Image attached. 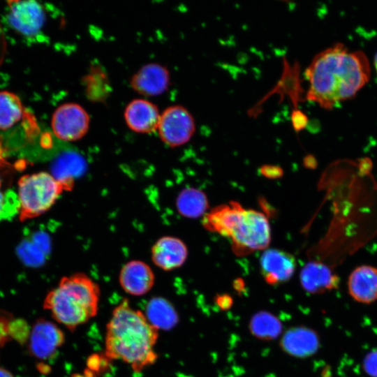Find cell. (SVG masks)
<instances>
[{
    "mask_svg": "<svg viewBox=\"0 0 377 377\" xmlns=\"http://www.w3.org/2000/svg\"><path fill=\"white\" fill-rule=\"evenodd\" d=\"M309 101L326 110L353 97L368 82L370 66L361 50L349 51L337 43L318 53L305 71Z\"/></svg>",
    "mask_w": 377,
    "mask_h": 377,
    "instance_id": "cell-1",
    "label": "cell"
},
{
    "mask_svg": "<svg viewBox=\"0 0 377 377\" xmlns=\"http://www.w3.org/2000/svg\"><path fill=\"white\" fill-rule=\"evenodd\" d=\"M157 330L141 311L123 301L113 311L108 323L105 354L108 359L121 360L135 371H140L157 359L154 346Z\"/></svg>",
    "mask_w": 377,
    "mask_h": 377,
    "instance_id": "cell-2",
    "label": "cell"
},
{
    "mask_svg": "<svg viewBox=\"0 0 377 377\" xmlns=\"http://www.w3.org/2000/svg\"><path fill=\"white\" fill-rule=\"evenodd\" d=\"M203 225L207 230L229 238L232 250L238 256L265 250L271 241L267 216L235 201L212 209L205 214Z\"/></svg>",
    "mask_w": 377,
    "mask_h": 377,
    "instance_id": "cell-3",
    "label": "cell"
},
{
    "mask_svg": "<svg viewBox=\"0 0 377 377\" xmlns=\"http://www.w3.org/2000/svg\"><path fill=\"white\" fill-rule=\"evenodd\" d=\"M99 296L98 286L86 274L76 273L63 277L43 306L58 323L72 330L96 314Z\"/></svg>",
    "mask_w": 377,
    "mask_h": 377,
    "instance_id": "cell-4",
    "label": "cell"
},
{
    "mask_svg": "<svg viewBox=\"0 0 377 377\" xmlns=\"http://www.w3.org/2000/svg\"><path fill=\"white\" fill-rule=\"evenodd\" d=\"M68 185L46 172L22 176L18 182L20 220L24 221L47 212Z\"/></svg>",
    "mask_w": 377,
    "mask_h": 377,
    "instance_id": "cell-5",
    "label": "cell"
},
{
    "mask_svg": "<svg viewBox=\"0 0 377 377\" xmlns=\"http://www.w3.org/2000/svg\"><path fill=\"white\" fill-rule=\"evenodd\" d=\"M157 131L165 145L176 147L190 140L195 131V122L186 108L172 105L161 114Z\"/></svg>",
    "mask_w": 377,
    "mask_h": 377,
    "instance_id": "cell-6",
    "label": "cell"
},
{
    "mask_svg": "<svg viewBox=\"0 0 377 377\" xmlns=\"http://www.w3.org/2000/svg\"><path fill=\"white\" fill-rule=\"evenodd\" d=\"M90 124L88 112L76 103H66L54 112L51 126L54 134L59 140L73 142L82 138Z\"/></svg>",
    "mask_w": 377,
    "mask_h": 377,
    "instance_id": "cell-7",
    "label": "cell"
},
{
    "mask_svg": "<svg viewBox=\"0 0 377 377\" xmlns=\"http://www.w3.org/2000/svg\"><path fill=\"white\" fill-rule=\"evenodd\" d=\"M6 15L8 24L25 36L38 34L45 22V13L42 6L36 1H9Z\"/></svg>",
    "mask_w": 377,
    "mask_h": 377,
    "instance_id": "cell-8",
    "label": "cell"
},
{
    "mask_svg": "<svg viewBox=\"0 0 377 377\" xmlns=\"http://www.w3.org/2000/svg\"><path fill=\"white\" fill-rule=\"evenodd\" d=\"M64 342V335L53 323L40 318L34 324L29 334L31 354L40 360H47L54 355Z\"/></svg>",
    "mask_w": 377,
    "mask_h": 377,
    "instance_id": "cell-9",
    "label": "cell"
},
{
    "mask_svg": "<svg viewBox=\"0 0 377 377\" xmlns=\"http://www.w3.org/2000/svg\"><path fill=\"white\" fill-rule=\"evenodd\" d=\"M170 80L166 67L158 63H149L133 75L130 84L138 94L153 97L163 94L169 87Z\"/></svg>",
    "mask_w": 377,
    "mask_h": 377,
    "instance_id": "cell-10",
    "label": "cell"
},
{
    "mask_svg": "<svg viewBox=\"0 0 377 377\" xmlns=\"http://www.w3.org/2000/svg\"><path fill=\"white\" fill-rule=\"evenodd\" d=\"M260 272L270 285L280 284L289 280L296 269L295 257L286 251L267 249L260 259Z\"/></svg>",
    "mask_w": 377,
    "mask_h": 377,
    "instance_id": "cell-11",
    "label": "cell"
},
{
    "mask_svg": "<svg viewBox=\"0 0 377 377\" xmlns=\"http://www.w3.org/2000/svg\"><path fill=\"white\" fill-rule=\"evenodd\" d=\"M124 117L128 127L138 133L157 131L161 113L157 106L144 98L132 100L126 105Z\"/></svg>",
    "mask_w": 377,
    "mask_h": 377,
    "instance_id": "cell-12",
    "label": "cell"
},
{
    "mask_svg": "<svg viewBox=\"0 0 377 377\" xmlns=\"http://www.w3.org/2000/svg\"><path fill=\"white\" fill-rule=\"evenodd\" d=\"M151 260L159 268L170 271L181 267L188 256L186 244L180 239L164 236L151 247Z\"/></svg>",
    "mask_w": 377,
    "mask_h": 377,
    "instance_id": "cell-13",
    "label": "cell"
},
{
    "mask_svg": "<svg viewBox=\"0 0 377 377\" xmlns=\"http://www.w3.org/2000/svg\"><path fill=\"white\" fill-rule=\"evenodd\" d=\"M119 280L125 292L134 296H140L152 288L154 274L147 263L135 260L126 263L122 267Z\"/></svg>",
    "mask_w": 377,
    "mask_h": 377,
    "instance_id": "cell-14",
    "label": "cell"
},
{
    "mask_svg": "<svg viewBox=\"0 0 377 377\" xmlns=\"http://www.w3.org/2000/svg\"><path fill=\"white\" fill-rule=\"evenodd\" d=\"M303 288L313 294L323 293L338 288L339 279L325 264L311 261L302 269L300 275Z\"/></svg>",
    "mask_w": 377,
    "mask_h": 377,
    "instance_id": "cell-15",
    "label": "cell"
},
{
    "mask_svg": "<svg viewBox=\"0 0 377 377\" xmlns=\"http://www.w3.org/2000/svg\"><path fill=\"white\" fill-rule=\"evenodd\" d=\"M351 297L360 303L371 304L377 300V268L363 265L355 268L348 279Z\"/></svg>",
    "mask_w": 377,
    "mask_h": 377,
    "instance_id": "cell-16",
    "label": "cell"
},
{
    "mask_svg": "<svg viewBox=\"0 0 377 377\" xmlns=\"http://www.w3.org/2000/svg\"><path fill=\"white\" fill-rule=\"evenodd\" d=\"M286 353L299 357H309L318 350L319 339L316 332L311 329L299 327L287 331L281 341Z\"/></svg>",
    "mask_w": 377,
    "mask_h": 377,
    "instance_id": "cell-17",
    "label": "cell"
},
{
    "mask_svg": "<svg viewBox=\"0 0 377 377\" xmlns=\"http://www.w3.org/2000/svg\"><path fill=\"white\" fill-rule=\"evenodd\" d=\"M145 313L148 322L156 330H170L178 321L174 306L161 297L151 298L147 304Z\"/></svg>",
    "mask_w": 377,
    "mask_h": 377,
    "instance_id": "cell-18",
    "label": "cell"
},
{
    "mask_svg": "<svg viewBox=\"0 0 377 377\" xmlns=\"http://www.w3.org/2000/svg\"><path fill=\"white\" fill-rule=\"evenodd\" d=\"M176 207L183 216L194 219L203 215L209 204L203 191L195 188H186L179 193L176 199Z\"/></svg>",
    "mask_w": 377,
    "mask_h": 377,
    "instance_id": "cell-19",
    "label": "cell"
},
{
    "mask_svg": "<svg viewBox=\"0 0 377 377\" xmlns=\"http://www.w3.org/2000/svg\"><path fill=\"white\" fill-rule=\"evenodd\" d=\"M24 108L19 97L10 91H0V129L6 130L19 121Z\"/></svg>",
    "mask_w": 377,
    "mask_h": 377,
    "instance_id": "cell-20",
    "label": "cell"
},
{
    "mask_svg": "<svg viewBox=\"0 0 377 377\" xmlns=\"http://www.w3.org/2000/svg\"><path fill=\"white\" fill-rule=\"evenodd\" d=\"M6 162L0 146V221L13 218L20 209L17 195L13 190L5 186V179L1 170L8 165Z\"/></svg>",
    "mask_w": 377,
    "mask_h": 377,
    "instance_id": "cell-21",
    "label": "cell"
},
{
    "mask_svg": "<svg viewBox=\"0 0 377 377\" xmlns=\"http://www.w3.org/2000/svg\"><path fill=\"white\" fill-rule=\"evenodd\" d=\"M252 334L263 340H271L280 334L282 326L272 314L260 312L253 316L249 324Z\"/></svg>",
    "mask_w": 377,
    "mask_h": 377,
    "instance_id": "cell-22",
    "label": "cell"
},
{
    "mask_svg": "<svg viewBox=\"0 0 377 377\" xmlns=\"http://www.w3.org/2000/svg\"><path fill=\"white\" fill-rule=\"evenodd\" d=\"M10 335L20 343L26 341L30 334L28 325L24 320L17 319L10 321Z\"/></svg>",
    "mask_w": 377,
    "mask_h": 377,
    "instance_id": "cell-23",
    "label": "cell"
},
{
    "mask_svg": "<svg viewBox=\"0 0 377 377\" xmlns=\"http://www.w3.org/2000/svg\"><path fill=\"white\" fill-rule=\"evenodd\" d=\"M10 321V314L0 311V347L10 337L9 330Z\"/></svg>",
    "mask_w": 377,
    "mask_h": 377,
    "instance_id": "cell-24",
    "label": "cell"
},
{
    "mask_svg": "<svg viewBox=\"0 0 377 377\" xmlns=\"http://www.w3.org/2000/svg\"><path fill=\"white\" fill-rule=\"evenodd\" d=\"M366 373L371 377H377V349L368 353L363 362Z\"/></svg>",
    "mask_w": 377,
    "mask_h": 377,
    "instance_id": "cell-25",
    "label": "cell"
},
{
    "mask_svg": "<svg viewBox=\"0 0 377 377\" xmlns=\"http://www.w3.org/2000/svg\"><path fill=\"white\" fill-rule=\"evenodd\" d=\"M292 124L296 131L303 129L308 121L306 116L300 110H295L291 115Z\"/></svg>",
    "mask_w": 377,
    "mask_h": 377,
    "instance_id": "cell-26",
    "label": "cell"
},
{
    "mask_svg": "<svg viewBox=\"0 0 377 377\" xmlns=\"http://www.w3.org/2000/svg\"><path fill=\"white\" fill-rule=\"evenodd\" d=\"M215 302L221 309L227 310L232 306V299L228 295H220L216 297Z\"/></svg>",
    "mask_w": 377,
    "mask_h": 377,
    "instance_id": "cell-27",
    "label": "cell"
},
{
    "mask_svg": "<svg viewBox=\"0 0 377 377\" xmlns=\"http://www.w3.org/2000/svg\"><path fill=\"white\" fill-rule=\"evenodd\" d=\"M71 377H96V376L94 372L87 369L83 373L74 374Z\"/></svg>",
    "mask_w": 377,
    "mask_h": 377,
    "instance_id": "cell-28",
    "label": "cell"
},
{
    "mask_svg": "<svg viewBox=\"0 0 377 377\" xmlns=\"http://www.w3.org/2000/svg\"><path fill=\"white\" fill-rule=\"evenodd\" d=\"M0 377H13V376L8 370L0 367Z\"/></svg>",
    "mask_w": 377,
    "mask_h": 377,
    "instance_id": "cell-29",
    "label": "cell"
},
{
    "mask_svg": "<svg viewBox=\"0 0 377 377\" xmlns=\"http://www.w3.org/2000/svg\"><path fill=\"white\" fill-rule=\"evenodd\" d=\"M374 66L377 73V53L376 54L375 57H374Z\"/></svg>",
    "mask_w": 377,
    "mask_h": 377,
    "instance_id": "cell-30",
    "label": "cell"
}]
</instances>
